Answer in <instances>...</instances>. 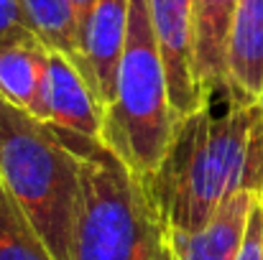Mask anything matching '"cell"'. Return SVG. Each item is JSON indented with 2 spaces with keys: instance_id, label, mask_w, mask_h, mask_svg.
<instances>
[{
  "instance_id": "cell-1",
  "label": "cell",
  "mask_w": 263,
  "mask_h": 260,
  "mask_svg": "<svg viewBox=\"0 0 263 260\" xmlns=\"http://www.w3.org/2000/svg\"><path fill=\"white\" fill-rule=\"evenodd\" d=\"M215 102L176 120L172 143L146 181L148 194L172 232H197L235 194L263 196V99Z\"/></svg>"
},
{
  "instance_id": "cell-2",
  "label": "cell",
  "mask_w": 263,
  "mask_h": 260,
  "mask_svg": "<svg viewBox=\"0 0 263 260\" xmlns=\"http://www.w3.org/2000/svg\"><path fill=\"white\" fill-rule=\"evenodd\" d=\"M80 169L44 120L0 94V181L54 260H69Z\"/></svg>"
},
{
  "instance_id": "cell-3",
  "label": "cell",
  "mask_w": 263,
  "mask_h": 260,
  "mask_svg": "<svg viewBox=\"0 0 263 260\" xmlns=\"http://www.w3.org/2000/svg\"><path fill=\"white\" fill-rule=\"evenodd\" d=\"M174 128L176 112L148 0H130L115 94L102 115V143L133 173L148 178L166 156Z\"/></svg>"
},
{
  "instance_id": "cell-4",
  "label": "cell",
  "mask_w": 263,
  "mask_h": 260,
  "mask_svg": "<svg viewBox=\"0 0 263 260\" xmlns=\"http://www.w3.org/2000/svg\"><path fill=\"white\" fill-rule=\"evenodd\" d=\"M166 225L148 194L107 146L82 161L69 260H161Z\"/></svg>"
},
{
  "instance_id": "cell-5",
  "label": "cell",
  "mask_w": 263,
  "mask_h": 260,
  "mask_svg": "<svg viewBox=\"0 0 263 260\" xmlns=\"http://www.w3.org/2000/svg\"><path fill=\"white\" fill-rule=\"evenodd\" d=\"M46 125L67 146V151L85 161L102 143V110L85 82L80 67L59 51H51L46 87Z\"/></svg>"
},
{
  "instance_id": "cell-6",
  "label": "cell",
  "mask_w": 263,
  "mask_h": 260,
  "mask_svg": "<svg viewBox=\"0 0 263 260\" xmlns=\"http://www.w3.org/2000/svg\"><path fill=\"white\" fill-rule=\"evenodd\" d=\"M130 0H97L80 28L77 67L89 85L102 115L115 94V74L125 49Z\"/></svg>"
},
{
  "instance_id": "cell-7",
  "label": "cell",
  "mask_w": 263,
  "mask_h": 260,
  "mask_svg": "<svg viewBox=\"0 0 263 260\" xmlns=\"http://www.w3.org/2000/svg\"><path fill=\"white\" fill-rule=\"evenodd\" d=\"M154 33L164 56L176 120L204 105L194 77V0H148Z\"/></svg>"
},
{
  "instance_id": "cell-8",
  "label": "cell",
  "mask_w": 263,
  "mask_h": 260,
  "mask_svg": "<svg viewBox=\"0 0 263 260\" xmlns=\"http://www.w3.org/2000/svg\"><path fill=\"white\" fill-rule=\"evenodd\" d=\"M49 62L51 49L28 28L0 38V94L44 123Z\"/></svg>"
},
{
  "instance_id": "cell-9",
  "label": "cell",
  "mask_w": 263,
  "mask_h": 260,
  "mask_svg": "<svg viewBox=\"0 0 263 260\" xmlns=\"http://www.w3.org/2000/svg\"><path fill=\"white\" fill-rule=\"evenodd\" d=\"M240 0H194V77L204 102L217 97L230 99L228 85V46Z\"/></svg>"
},
{
  "instance_id": "cell-10",
  "label": "cell",
  "mask_w": 263,
  "mask_h": 260,
  "mask_svg": "<svg viewBox=\"0 0 263 260\" xmlns=\"http://www.w3.org/2000/svg\"><path fill=\"white\" fill-rule=\"evenodd\" d=\"M258 196L261 194L253 191H240L230 196L197 232L166 230L172 260H235L246 235L248 214Z\"/></svg>"
},
{
  "instance_id": "cell-11",
  "label": "cell",
  "mask_w": 263,
  "mask_h": 260,
  "mask_svg": "<svg viewBox=\"0 0 263 260\" xmlns=\"http://www.w3.org/2000/svg\"><path fill=\"white\" fill-rule=\"evenodd\" d=\"M233 99H263V0H240L228 46Z\"/></svg>"
},
{
  "instance_id": "cell-12",
  "label": "cell",
  "mask_w": 263,
  "mask_h": 260,
  "mask_svg": "<svg viewBox=\"0 0 263 260\" xmlns=\"http://www.w3.org/2000/svg\"><path fill=\"white\" fill-rule=\"evenodd\" d=\"M26 26L51 49L67 54L77 64L80 28L69 0H21Z\"/></svg>"
},
{
  "instance_id": "cell-13",
  "label": "cell",
  "mask_w": 263,
  "mask_h": 260,
  "mask_svg": "<svg viewBox=\"0 0 263 260\" xmlns=\"http://www.w3.org/2000/svg\"><path fill=\"white\" fill-rule=\"evenodd\" d=\"M0 260H54L0 181Z\"/></svg>"
},
{
  "instance_id": "cell-14",
  "label": "cell",
  "mask_w": 263,
  "mask_h": 260,
  "mask_svg": "<svg viewBox=\"0 0 263 260\" xmlns=\"http://www.w3.org/2000/svg\"><path fill=\"white\" fill-rule=\"evenodd\" d=\"M235 260H263V196L256 199Z\"/></svg>"
},
{
  "instance_id": "cell-15",
  "label": "cell",
  "mask_w": 263,
  "mask_h": 260,
  "mask_svg": "<svg viewBox=\"0 0 263 260\" xmlns=\"http://www.w3.org/2000/svg\"><path fill=\"white\" fill-rule=\"evenodd\" d=\"M26 28L28 26H26V15H23L21 0H0V38L10 36L15 31H26Z\"/></svg>"
},
{
  "instance_id": "cell-16",
  "label": "cell",
  "mask_w": 263,
  "mask_h": 260,
  "mask_svg": "<svg viewBox=\"0 0 263 260\" xmlns=\"http://www.w3.org/2000/svg\"><path fill=\"white\" fill-rule=\"evenodd\" d=\"M69 3H72V10H74V15H77V28H82V23L87 21L89 10L95 8L97 0H69Z\"/></svg>"
},
{
  "instance_id": "cell-17",
  "label": "cell",
  "mask_w": 263,
  "mask_h": 260,
  "mask_svg": "<svg viewBox=\"0 0 263 260\" xmlns=\"http://www.w3.org/2000/svg\"><path fill=\"white\" fill-rule=\"evenodd\" d=\"M161 260H172V253H169V237H166V250H164V255H161Z\"/></svg>"
}]
</instances>
